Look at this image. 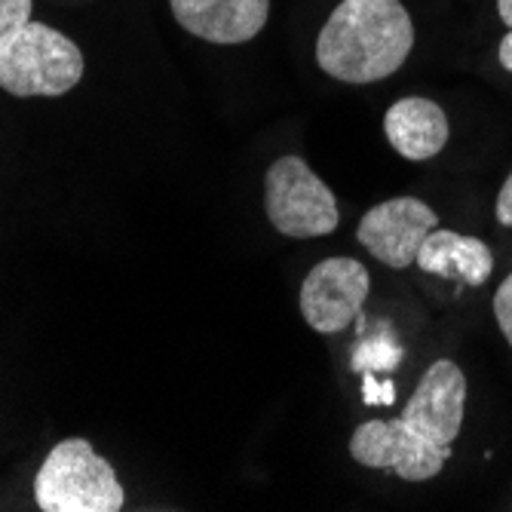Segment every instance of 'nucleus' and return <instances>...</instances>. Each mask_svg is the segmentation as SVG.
Listing matches in <instances>:
<instances>
[{
    "label": "nucleus",
    "instance_id": "obj_1",
    "mask_svg": "<svg viewBox=\"0 0 512 512\" xmlns=\"http://www.w3.org/2000/svg\"><path fill=\"white\" fill-rule=\"evenodd\" d=\"M414 50V22L402 0H341L316 37V65L353 86L396 74Z\"/></svg>",
    "mask_w": 512,
    "mask_h": 512
},
{
    "label": "nucleus",
    "instance_id": "obj_2",
    "mask_svg": "<svg viewBox=\"0 0 512 512\" xmlns=\"http://www.w3.org/2000/svg\"><path fill=\"white\" fill-rule=\"evenodd\" d=\"M80 46L46 22H25L0 46V89L16 99H59L83 80Z\"/></svg>",
    "mask_w": 512,
    "mask_h": 512
},
{
    "label": "nucleus",
    "instance_id": "obj_3",
    "mask_svg": "<svg viewBox=\"0 0 512 512\" xmlns=\"http://www.w3.org/2000/svg\"><path fill=\"white\" fill-rule=\"evenodd\" d=\"M34 500L43 512H120L126 491L86 439H65L40 463Z\"/></svg>",
    "mask_w": 512,
    "mask_h": 512
},
{
    "label": "nucleus",
    "instance_id": "obj_4",
    "mask_svg": "<svg viewBox=\"0 0 512 512\" xmlns=\"http://www.w3.org/2000/svg\"><path fill=\"white\" fill-rule=\"evenodd\" d=\"M264 209L283 237H329L341 224L338 200L301 157H279L264 175Z\"/></svg>",
    "mask_w": 512,
    "mask_h": 512
},
{
    "label": "nucleus",
    "instance_id": "obj_5",
    "mask_svg": "<svg viewBox=\"0 0 512 512\" xmlns=\"http://www.w3.org/2000/svg\"><path fill=\"white\" fill-rule=\"evenodd\" d=\"M350 457L368 470H390L402 482H430L445 470L451 451L433 445L402 417H393L359 424L350 439Z\"/></svg>",
    "mask_w": 512,
    "mask_h": 512
},
{
    "label": "nucleus",
    "instance_id": "obj_6",
    "mask_svg": "<svg viewBox=\"0 0 512 512\" xmlns=\"http://www.w3.org/2000/svg\"><path fill=\"white\" fill-rule=\"evenodd\" d=\"M371 276L356 258H325L301 283V316L319 335H338L362 313Z\"/></svg>",
    "mask_w": 512,
    "mask_h": 512
},
{
    "label": "nucleus",
    "instance_id": "obj_7",
    "mask_svg": "<svg viewBox=\"0 0 512 512\" xmlns=\"http://www.w3.org/2000/svg\"><path fill=\"white\" fill-rule=\"evenodd\" d=\"M433 227H439V215L433 212V206L417 197H393L371 206L362 215L356 240L371 258H378L393 270H405L417 261V249Z\"/></svg>",
    "mask_w": 512,
    "mask_h": 512
},
{
    "label": "nucleus",
    "instance_id": "obj_8",
    "mask_svg": "<svg viewBox=\"0 0 512 512\" xmlns=\"http://www.w3.org/2000/svg\"><path fill=\"white\" fill-rule=\"evenodd\" d=\"M463 414H467V378L454 359H436L421 381H417L408 405L402 408V421L411 424L433 445L451 451L454 439L463 430Z\"/></svg>",
    "mask_w": 512,
    "mask_h": 512
},
{
    "label": "nucleus",
    "instance_id": "obj_9",
    "mask_svg": "<svg viewBox=\"0 0 512 512\" xmlns=\"http://www.w3.org/2000/svg\"><path fill=\"white\" fill-rule=\"evenodd\" d=\"M175 22L209 43H246L261 34L270 0H169Z\"/></svg>",
    "mask_w": 512,
    "mask_h": 512
},
{
    "label": "nucleus",
    "instance_id": "obj_10",
    "mask_svg": "<svg viewBox=\"0 0 512 512\" xmlns=\"http://www.w3.org/2000/svg\"><path fill=\"white\" fill-rule=\"evenodd\" d=\"M384 135L399 157L411 163H427L445 151L451 126H448V114L433 99L405 96L387 108Z\"/></svg>",
    "mask_w": 512,
    "mask_h": 512
},
{
    "label": "nucleus",
    "instance_id": "obj_11",
    "mask_svg": "<svg viewBox=\"0 0 512 512\" xmlns=\"http://www.w3.org/2000/svg\"><path fill=\"white\" fill-rule=\"evenodd\" d=\"M414 264L424 273L479 289L488 283V276L494 270V255H491L488 243H482L476 237L457 234V230H445V227H433L427 240L421 243V249H417Z\"/></svg>",
    "mask_w": 512,
    "mask_h": 512
},
{
    "label": "nucleus",
    "instance_id": "obj_12",
    "mask_svg": "<svg viewBox=\"0 0 512 512\" xmlns=\"http://www.w3.org/2000/svg\"><path fill=\"white\" fill-rule=\"evenodd\" d=\"M25 22H31V0H0V46Z\"/></svg>",
    "mask_w": 512,
    "mask_h": 512
},
{
    "label": "nucleus",
    "instance_id": "obj_13",
    "mask_svg": "<svg viewBox=\"0 0 512 512\" xmlns=\"http://www.w3.org/2000/svg\"><path fill=\"white\" fill-rule=\"evenodd\" d=\"M494 319H497V329L506 338V344L512 347V273L503 279L494 292Z\"/></svg>",
    "mask_w": 512,
    "mask_h": 512
},
{
    "label": "nucleus",
    "instance_id": "obj_14",
    "mask_svg": "<svg viewBox=\"0 0 512 512\" xmlns=\"http://www.w3.org/2000/svg\"><path fill=\"white\" fill-rule=\"evenodd\" d=\"M494 218H497V224H503V227H509V230H512V172L506 175L503 188H500V194H497Z\"/></svg>",
    "mask_w": 512,
    "mask_h": 512
},
{
    "label": "nucleus",
    "instance_id": "obj_15",
    "mask_svg": "<svg viewBox=\"0 0 512 512\" xmlns=\"http://www.w3.org/2000/svg\"><path fill=\"white\" fill-rule=\"evenodd\" d=\"M497 59H500V65L512 74V28L506 31V37L500 40V50H497Z\"/></svg>",
    "mask_w": 512,
    "mask_h": 512
},
{
    "label": "nucleus",
    "instance_id": "obj_16",
    "mask_svg": "<svg viewBox=\"0 0 512 512\" xmlns=\"http://www.w3.org/2000/svg\"><path fill=\"white\" fill-rule=\"evenodd\" d=\"M497 16L506 28H512V0H497Z\"/></svg>",
    "mask_w": 512,
    "mask_h": 512
}]
</instances>
